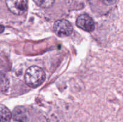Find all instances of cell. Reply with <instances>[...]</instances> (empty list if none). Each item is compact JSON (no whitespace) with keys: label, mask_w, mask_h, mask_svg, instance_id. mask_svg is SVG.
Listing matches in <instances>:
<instances>
[{"label":"cell","mask_w":123,"mask_h":122,"mask_svg":"<svg viewBox=\"0 0 123 122\" xmlns=\"http://www.w3.org/2000/svg\"><path fill=\"white\" fill-rule=\"evenodd\" d=\"M76 25L84 31L92 32L95 29V23L93 19L88 14H83L79 16L76 20Z\"/></svg>","instance_id":"277c9868"},{"label":"cell","mask_w":123,"mask_h":122,"mask_svg":"<svg viewBox=\"0 0 123 122\" xmlns=\"http://www.w3.org/2000/svg\"><path fill=\"white\" fill-rule=\"evenodd\" d=\"M4 29H5L4 26H2V25H0V33H2V32L4 31Z\"/></svg>","instance_id":"9c48e42d"},{"label":"cell","mask_w":123,"mask_h":122,"mask_svg":"<svg viewBox=\"0 0 123 122\" xmlns=\"http://www.w3.org/2000/svg\"><path fill=\"white\" fill-rule=\"evenodd\" d=\"M105 4L108 5V6H111L117 2V0H101Z\"/></svg>","instance_id":"ba28073f"},{"label":"cell","mask_w":123,"mask_h":122,"mask_svg":"<svg viewBox=\"0 0 123 122\" xmlns=\"http://www.w3.org/2000/svg\"><path fill=\"white\" fill-rule=\"evenodd\" d=\"M46 74L43 69L37 66L28 68L25 74V81L26 84L31 87H37L43 83Z\"/></svg>","instance_id":"6da1fadb"},{"label":"cell","mask_w":123,"mask_h":122,"mask_svg":"<svg viewBox=\"0 0 123 122\" xmlns=\"http://www.w3.org/2000/svg\"><path fill=\"white\" fill-rule=\"evenodd\" d=\"M35 3L42 8H49L55 2V0H33Z\"/></svg>","instance_id":"52a82bcc"},{"label":"cell","mask_w":123,"mask_h":122,"mask_svg":"<svg viewBox=\"0 0 123 122\" xmlns=\"http://www.w3.org/2000/svg\"><path fill=\"white\" fill-rule=\"evenodd\" d=\"M6 2L9 10L16 15L24 14L27 9V0H6Z\"/></svg>","instance_id":"3957f363"},{"label":"cell","mask_w":123,"mask_h":122,"mask_svg":"<svg viewBox=\"0 0 123 122\" xmlns=\"http://www.w3.org/2000/svg\"><path fill=\"white\" fill-rule=\"evenodd\" d=\"M12 112L5 105H0V122H10L12 118Z\"/></svg>","instance_id":"8992f818"},{"label":"cell","mask_w":123,"mask_h":122,"mask_svg":"<svg viewBox=\"0 0 123 122\" xmlns=\"http://www.w3.org/2000/svg\"><path fill=\"white\" fill-rule=\"evenodd\" d=\"M73 26L67 20H57L54 25V31L58 37H64L69 36L73 32Z\"/></svg>","instance_id":"7a4b0ae2"},{"label":"cell","mask_w":123,"mask_h":122,"mask_svg":"<svg viewBox=\"0 0 123 122\" xmlns=\"http://www.w3.org/2000/svg\"><path fill=\"white\" fill-rule=\"evenodd\" d=\"M13 118L15 120L20 122H26L27 120L26 110L22 106L15 108L13 111Z\"/></svg>","instance_id":"5b68a950"}]
</instances>
